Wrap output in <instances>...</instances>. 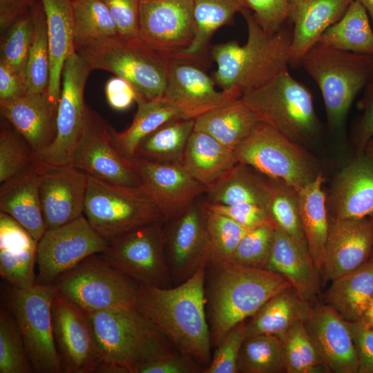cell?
I'll return each instance as SVG.
<instances>
[{
  "label": "cell",
  "mask_w": 373,
  "mask_h": 373,
  "mask_svg": "<svg viewBox=\"0 0 373 373\" xmlns=\"http://www.w3.org/2000/svg\"><path fill=\"white\" fill-rule=\"evenodd\" d=\"M324 180L321 172L298 191L300 215L308 251L319 271L324 262L330 223L327 198L322 189Z\"/></svg>",
  "instance_id": "obj_35"
},
{
  "label": "cell",
  "mask_w": 373,
  "mask_h": 373,
  "mask_svg": "<svg viewBox=\"0 0 373 373\" xmlns=\"http://www.w3.org/2000/svg\"><path fill=\"white\" fill-rule=\"evenodd\" d=\"M193 6L195 36L181 58L198 62L207 51L214 33L230 24L236 13L248 7L245 0H193Z\"/></svg>",
  "instance_id": "obj_38"
},
{
  "label": "cell",
  "mask_w": 373,
  "mask_h": 373,
  "mask_svg": "<svg viewBox=\"0 0 373 373\" xmlns=\"http://www.w3.org/2000/svg\"><path fill=\"white\" fill-rule=\"evenodd\" d=\"M262 122L240 97L195 119L194 131L204 132L234 151Z\"/></svg>",
  "instance_id": "obj_31"
},
{
  "label": "cell",
  "mask_w": 373,
  "mask_h": 373,
  "mask_svg": "<svg viewBox=\"0 0 373 373\" xmlns=\"http://www.w3.org/2000/svg\"><path fill=\"white\" fill-rule=\"evenodd\" d=\"M266 269L285 278L304 300L314 304L320 288V271L309 251L277 228Z\"/></svg>",
  "instance_id": "obj_29"
},
{
  "label": "cell",
  "mask_w": 373,
  "mask_h": 373,
  "mask_svg": "<svg viewBox=\"0 0 373 373\" xmlns=\"http://www.w3.org/2000/svg\"><path fill=\"white\" fill-rule=\"evenodd\" d=\"M37 244L19 222L0 212V275L9 285L26 289L37 283Z\"/></svg>",
  "instance_id": "obj_27"
},
{
  "label": "cell",
  "mask_w": 373,
  "mask_h": 373,
  "mask_svg": "<svg viewBox=\"0 0 373 373\" xmlns=\"http://www.w3.org/2000/svg\"><path fill=\"white\" fill-rule=\"evenodd\" d=\"M240 163L281 180L298 191L321 172L314 157L266 122H261L235 149Z\"/></svg>",
  "instance_id": "obj_8"
},
{
  "label": "cell",
  "mask_w": 373,
  "mask_h": 373,
  "mask_svg": "<svg viewBox=\"0 0 373 373\" xmlns=\"http://www.w3.org/2000/svg\"><path fill=\"white\" fill-rule=\"evenodd\" d=\"M268 179L266 210L276 228L284 231L308 251L300 215L298 191L281 180Z\"/></svg>",
  "instance_id": "obj_41"
},
{
  "label": "cell",
  "mask_w": 373,
  "mask_h": 373,
  "mask_svg": "<svg viewBox=\"0 0 373 373\" xmlns=\"http://www.w3.org/2000/svg\"><path fill=\"white\" fill-rule=\"evenodd\" d=\"M313 305L289 287L274 296L246 321V336L268 334L282 340L296 323L307 318Z\"/></svg>",
  "instance_id": "obj_32"
},
{
  "label": "cell",
  "mask_w": 373,
  "mask_h": 373,
  "mask_svg": "<svg viewBox=\"0 0 373 373\" xmlns=\"http://www.w3.org/2000/svg\"><path fill=\"white\" fill-rule=\"evenodd\" d=\"M23 78L0 61V102H10L26 95Z\"/></svg>",
  "instance_id": "obj_59"
},
{
  "label": "cell",
  "mask_w": 373,
  "mask_h": 373,
  "mask_svg": "<svg viewBox=\"0 0 373 373\" xmlns=\"http://www.w3.org/2000/svg\"><path fill=\"white\" fill-rule=\"evenodd\" d=\"M35 22L24 84L27 94L46 93L50 79V57L46 15L40 0L31 7Z\"/></svg>",
  "instance_id": "obj_42"
},
{
  "label": "cell",
  "mask_w": 373,
  "mask_h": 373,
  "mask_svg": "<svg viewBox=\"0 0 373 373\" xmlns=\"http://www.w3.org/2000/svg\"><path fill=\"white\" fill-rule=\"evenodd\" d=\"M51 285L56 294L85 313L135 307L138 287L99 254L88 256Z\"/></svg>",
  "instance_id": "obj_9"
},
{
  "label": "cell",
  "mask_w": 373,
  "mask_h": 373,
  "mask_svg": "<svg viewBox=\"0 0 373 373\" xmlns=\"http://www.w3.org/2000/svg\"><path fill=\"white\" fill-rule=\"evenodd\" d=\"M367 10L373 23V0H357Z\"/></svg>",
  "instance_id": "obj_62"
},
{
  "label": "cell",
  "mask_w": 373,
  "mask_h": 373,
  "mask_svg": "<svg viewBox=\"0 0 373 373\" xmlns=\"http://www.w3.org/2000/svg\"><path fill=\"white\" fill-rule=\"evenodd\" d=\"M37 0H0L1 35Z\"/></svg>",
  "instance_id": "obj_60"
},
{
  "label": "cell",
  "mask_w": 373,
  "mask_h": 373,
  "mask_svg": "<svg viewBox=\"0 0 373 373\" xmlns=\"http://www.w3.org/2000/svg\"><path fill=\"white\" fill-rule=\"evenodd\" d=\"M373 251V227L369 218H332L321 269L333 280L366 262Z\"/></svg>",
  "instance_id": "obj_23"
},
{
  "label": "cell",
  "mask_w": 373,
  "mask_h": 373,
  "mask_svg": "<svg viewBox=\"0 0 373 373\" xmlns=\"http://www.w3.org/2000/svg\"><path fill=\"white\" fill-rule=\"evenodd\" d=\"M84 216L108 240L136 227L163 219L141 186H126L88 175Z\"/></svg>",
  "instance_id": "obj_11"
},
{
  "label": "cell",
  "mask_w": 373,
  "mask_h": 373,
  "mask_svg": "<svg viewBox=\"0 0 373 373\" xmlns=\"http://www.w3.org/2000/svg\"><path fill=\"white\" fill-rule=\"evenodd\" d=\"M327 203L332 218L358 219L373 213V155L356 156L337 173Z\"/></svg>",
  "instance_id": "obj_24"
},
{
  "label": "cell",
  "mask_w": 373,
  "mask_h": 373,
  "mask_svg": "<svg viewBox=\"0 0 373 373\" xmlns=\"http://www.w3.org/2000/svg\"><path fill=\"white\" fill-rule=\"evenodd\" d=\"M102 1L109 10L120 37H140V0Z\"/></svg>",
  "instance_id": "obj_55"
},
{
  "label": "cell",
  "mask_w": 373,
  "mask_h": 373,
  "mask_svg": "<svg viewBox=\"0 0 373 373\" xmlns=\"http://www.w3.org/2000/svg\"><path fill=\"white\" fill-rule=\"evenodd\" d=\"M358 361V373H373V329L360 321L349 322Z\"/></svg>",
  "instance_id": "obj_57"
},
{
  "label": "cell",
  "mask_w": 373,
  "mask_h": 373,
  "mask_svg": "<svg viewBox=\"0 0 373 373\" xmlns=\"http://www.w3.org/2000/svg\"><path fill=\"white\" fill-rule=\"evenodd\" d=\"M128 160L164 221L178 215L208 190L182 164L157 163L136 156Z\"/></svg>",
  "instance_id": "obj_20"
},
{
  "label": "cell",
  "mask_w": 373,
  "mask_h": 373,
  "mask_svg": "<svg viewBox=\"0 0 373 373\" xmlns=\"http://www.w3.org/2000/svg\"><path fill=\"white\" fill-rule=\"evenodd\" d=\"M163 224L160 219L116 236L99 255L137 285L173 287L165 256Z\"/></svg>",
  "instance_id": "obj_12"
},
{
  "label": "cell",
  "mask_w": 373,
  "mask_h": 373,
  "mask_svg": "<svg viewBox=\"0 0 373 373\" xmlns=\"http://www.w3.org/2000/svg\"><path fill=\"white\" fill-rule=\"evenodd\" d=\"M52 285L36 283L22 289L10 285L4 291L6 307L21 334L29 361L37 373H61L52 327Z\"/></svg>",
  "instance_id": "obj_10"
},
{
  "label": "cell",
  "mask_w": 373,
  "mask_h": 373,
  "mask_svg": "<svg viewBox=\"0 0 373 373\" xmlns=\"http://www.w3.org/2000/svg\"><path fill=\"white\" fill-rule=\"evenodd\" d=\"M40 171L32 164L1 183L0 212L15 220L38 242L46 230L40 201Z\"/></svg>",
  "instance_id": "obj_28"
},
{
  "label": "cell",
  "mask_w": 373,
  "mask_h": 373,
  "mask_svg": "<svg viewBox=\"0 0 373 373\" xmlns=\"http://www.w3.org/2000/svg\"><path fill=\"white\" fill-rule=\"evenodd\" d=\"M34 31L35 22L30 8L1 35L0 61L19 75L23 81Z\"/></svg>",
  "instance_id": "obj_46"
},
{
  "label": "cell",
  "mask_w": 373,
  "mask_h": 373,
  "mask_svg": "<svg viewBox=\"0 0 373 373\" xmlns=\"http://www.w3.org/2000/svg\"><path fill=\"white\" fill-rule=\"evenodd\" d=\"M108 243L84 215L61 226L47 229L37 244V283L51 285L88 256L103 253Z\"/></svg>",
  "instance_id": "obj_14"
},
{
  "label": "cell",
  "mask_w": 373,
  "mask_h": 373,
  "mask_svg": "<svg viewBox=\"0 0 373 373\" xmlns=\"http://www.w3.org/2000/svg\"><path fill=\"white\" fill-rule=\"evenodd\" d=\"M287 373H328L303 321L296 323L281 340Z\"/></svg>",
  "instance_id": "obj_45"
},
{
  "label": "cell",
  "mask_w": 373,
  "mask_h": 373,
  "mask_svg": "<svg viewBox=\"0 0 373 373\" xmlns=\"http://www.w3.org/2000/svg\"><path fill=\"white\" fill-rule=\"evenodd\" d=\"M364 325L373 329V298L361 321Z\"/></svg>",
  "instance_id": "obj_61"
},
{
  "label": "cell",
  "mask_w": 373,
  "mask_h": 373,
  "mask_svg": "<svg viewBox=\"0 0 373 373\" xmlns=\"http://www.w3.org/2000/svg\"><path fill=\"white\" fill-rule=\"evenodd\" d=\"M300 66L321 90L329 128L341 130L354 100L373 79V55L316 43L305 55Z\"/></svg>",
  "instance_id": "obj_6"
},
{
  "label": "cell",
  "mask_w": 373,
  "mask_h": 373,
  "mask_svg": "<svg viewBox=\"0 0 373 373\" xmlns=\"http://www.w3.org/2000/svg\"><path fill=\"white\" fill-rule=\"evenodd\" d=\"M354 0H288L292 24L289 65L298 67L307 52L336 22Z\"/></svg>",
  "instance_id": "obj_25"
},
{
  "label": "cell",
  "mask_w": 373,
  "mask_h": 373,
  "mask_svg": "<svg viewBox=\"0 0 373 373\" xmlns=\"http://www.w3.org/2000/svg\"><path fill=\"white\" fill-rule=\"evenodd\" d=\"M102 373H138L169 341L135 307L86 313Z\"/></svg>",
  "instance_id": "obj_4"
},
{
  "label": "cell",
  "mask_w": 373,
  "mask_h": 373,
  "mask_svg": "<svg viewBox=\"0 0 373 373\" xmlns=\"http://www.w3.org/2000/svg\"><path fill=\"white\" fill-rule=\"evenodd\" d=\"M359 108L363 113L354 128L352 137L356 154L363 153L367 142L373 137V79L364 88Z\"/></svg>",
  "instance_id": "obj_56"
},
{
  "label": "cell",
  "mask_w": 373,
  "mask_h": 373,
  "mask_svg": "<svg viewBox=\"0 0 373 373\" xmlns=\"http://www.w3.org/2000/svg\"><path fill=\"white\" fill-rule=\"evenodd\" d=\"M207 223L210 246L209 263L231 262L239 242L250 229L207 209Z\"/></svg>",
  "instance_id": "obj_48"
},
{
  "label": "cell",
  "mask_w": 373,
  "mask_h": 373,
  "mask_svg": "<svg viewBox=\"0 0 373 373\" xmlns=\"http://www.w3.org/2000/svg\"><path fill=\"white\" fill-rule=\"evenodd\" d=\"M317 43L340 50L373 55V30L365 8L357 0L352 1Z\"/></svg>",
  "instance_id": "obj_39"
},
{
  "label": "cell",
  "mask_w": 373,
  "mask_h": 373,
  "mask_svg": "<svg viewBox=\"0 0 373 373\" xmlns=\"http://www.w3.org/2000/svg\"><path fill=\"white\" fill-rule=\"evenodd\" d=\"M237 368L238 373H287L281 340L268 334L246 336Z\"/></svg>",
  "instance_id": "obj_43"
},
{
  "label": "cell",
  "mask_w": 373,
  "mask_h": 373,
  "mask_svg": "<svg viewBox=\"0 0 373 373\" xmlns=\"http://www.w3.org/2000/svg\"><path fill=\"white\" fill-rule=\"evenodd\" d=\"M90 72L76 51L67 57L61 74L56 137L48 147L34 155L33 164L38 169L71 166L72 156L86 119L88 106L84 95Z\"/></svg>",
  "instance_id": "obj_13"
},
{
  "label": "cell",
  "mask_w": 373,
  "mask_h": 373,
  "mask_svg": "<svg viewBox=\"0 0 373 373\" xmlns=\"http://www.w3.org/2000/svg\"><path fill=\"white\" fill-rule=\"evenodd\" d=\"M373 298V258L332 280L325 304L347 322L361 321Z\"/></svg>",
  "instance_id": "obj_34"
},
{
  "label": "cell",
  "mask_w": 373,
  "mask_h": 373,
  "mask_svg": "<svg viewBox=\"0 0 373 373\" xmlns=\"http://www.w3.org/2000/svg\"><path fill=\"white\" fill-rule=\"evenodd\" d=\"M18 325L6 307L0 311V373H32Z\"/></svg>",
  "instance_id": "obj_47"
},
{
  "label": "cell",
  "mask_w": 373,
  "mask_h": 373,
  "mask_svg": "<svg viewBox=\"0 0 373 373\" xmlns=\"http://www.w3.org/2000/svg\"><path fill=\"white\" fill-rule=\"evenodd\" d=\"M241 99L264 122L300 145L319 132L312 93L288 68L262 86L245 93Z\"/></svg>",
  "instance_id": "obj_7"
},
{
  "label": "cell",
  "mask_w": 373,
  "mask_h": 373,
  "mask_svg": "<svg viewBox=\"0 0 373 373\" xmlns=\"http://www.w3.org/2000/svg\"><path fill=\"white\" fill-rule=\"evenodd\" d=\"M34 153L26 140L3 117L0 129V182L33 164Z\"/></svg>",
  "instance_id": "obj_49"
},
{
  "label": "cell",
  "mask_w": 373,
  "mask_h": 373,
  "mask_svg": "<svg viewBox=\"0 0 373 373\" xmlns=\"http://www.w3.org/2000/svg\"><path fill=\"white\" fill-rule=\"evenodd\" d=\"M364 152L373 155V137L367 142L365 146Z\"/></svg>",
  "instance_id": "obj_63"
},
{
  "label": "cell",
  "mask_w": 373,
  "mask_h": 373,
  "mask_svg": "<svg viewBox=\"0 0 373 373\" xmlns=\"http://www.w3.org/2000/svg\"><path fill=\"white\" fill-rule=\"evenodd\" d=\"M204 370L168 341L143 364L138 373H204Z\"/></svg>",
  "instance_id": "obj_51"
},
{
  "label": "cell",
  "mask_w": 373,
  "mask_h": 373,
  "mask_svg": "<svg viewBox=\"0 0 373 373\" xmlns=\"http://www.w3.org/2000/svg\"><path fill=\"white\" fill-rule=\"evenodd\" d=\"M195 119L181 118L169 122L144 139L135 155L162 164H182Z\"/></svg>",
  "instance_id": "obj_40"
},
{
  "label": "cell",
  "mask_w": 373,
  "mask_h": 373,
  "mask_svg": "<svg viewBox=\"0 0 373 373\" xmlns=\"http://www.w3.org/2000/svg\"><path fill=\"white\" fill-rule=\"evenodd\" d=\"M39 191L46 229L84 215L88 175L72 166L39 169Z\"/></svg>",
  "instance_id": "obj_22"
},
{
  "label": "cell",
  "mask_w": 373,
  "mask_h": 373,
  "mask_svg": "<svg viewBox=\"0 0 373 373\" xmlns=\"http://www.w3.org/2000/svg\"><path fill=\"white\" fill-rule=\"evenodd\" d=\"M368 218H369V219H370V222H371V223L372 224V227H373V213L371 216H370ZM370 258H373V251H372V255H371Z\"/></svg>",
  "instance_id": "obj_64"
},
{
  "label": "cell",
  "mask_w": 373,
  "mask_h": 373,
  "mask_svg": "<svg viewBox=\"0 0 373 373\" xmlns=\"http://www.w3.org/2000/svg\"><path fill=\"white\" fill-rule=\"evenodd\" d=\"M136 103L137 112L126 130L118 133L111 127L113 147L128 160L135 157L141 142L160 126L174 119L186 118L177 107L163 97L153 100L139 98Z\"/></svg>",
  "instance_id": "obj_36"
},
{
  "label": "cell",
  "mask_w": 373,
  "mask_h": 373,
  "mask_svg": "<svg viewBox=\"0 0 373 373\" xmlns=\"http://www.w3.org/2000/svg\"><path fill=\"white\" fill-rule=\"evenodd\" d=\"M206 266L171 287L138 285L135 302V309L163 336L204 369L213 347L206 310Z\"/></svg>",
  "instance_id": "obj_1"
},
{
  "label": "cell",
  "mask_w": 373,
  "mask_h": 373,
  "mask_svg": "<svg viewBox=\"0 0 373 373\" xmlns=\"http://www.w3.org/2000/svg\"><path fill=\"white\" fill-rule=\"evenodd\" d=\"M241 14L247 27L243 45L229 41L212 47L216 63L213 79L221 90L238 88L242 94L262 86L289 65L292 26L276 32L265 30L249 8Z\"/></svg>",
  "instance_id": "obj_3"
},
{
  "label": "cell",
  "mask_w": 373,
  "mask_h": 373,
  "mask_svg": "<svg viewBox=\"0 0 373 373\" xmlns=\"http://www.w3.org/2000/svg\"><path fill=\"white\" fill-rule=\"evenodd\" d=\"M75 51L91 70H106L131 83L138 93L137 99L163 97L171 59L140 37H105L84 44Z\"/></svg>",
  "instance_id": "obj_5"
},
{
  "label": "cell",
  "mask_w": 373,
  "mask_h": 373,
  "mask_svg": "<svg viewBox=\"0 0 373 373\" xmlns=\"http://www.w3.org/2000/svg\"><path fill=\"white\" fill-rule=\"evenodd\" d=\"M47 24L50 79L47 94L58 106L61 74L68 56L75 52V17L72 0H40Z\"/></svg>",
  "instance_id": "obj_30"
},
{
  "label": "cell",
  "mask_w": 373,
  "mask_h": 373,
  "mask_svg": "<svg viewBox=\"0 0 373 373\" xmlns=\"http://www.w3.org/2000/svg\"><path fill=\"white\" fill-rule=\"evenodd\" d=\"M0 113L26 140L34 155L48 147L56 137L57 106L47 92L0 102Z\"/></svg>",
  "instance_id": "obj_26"
},
{
  "label": "cell",
  "mask_w": 373,
  "mask_h": 373,
  "mask_svg": "<svg viewBox=\"0 0 373 373\" xmlns=\"http://www.w3.org/2000/svg\"><path fill=\"white\" fill-rule=\"evenodd\" d=\"M275 229L272 225L264 224L249 230L239 242L231 262L247 267L266 269Z\"/></svg>",
  "instance_id": "obj_50"
},
{
  "label": "cell",
  "mask_w": 373,
  "mask_h": 373,
  "mask_svg": "<svg viewBox=\"0 0 373 373\" xmlns=\"http://www.w3.org/2000/svg\"><path fill=\"white\" fill-rule=\"evenodd\" d=\"M291 287L283 276L233 262L206 266V310L212 346L238 323L254 316L274 296Z\"/></svg>",
  "instance_id": "obj_2"
},
{
  "label": "cell",
  "mask_w": 373,
  "mask_h": 373,
  "mask_svg": "<svg viewBox=\"0 0 373 373\" xmlns=\"http://www.w3.org/2000/svg\"><path fill=\"white\" fill-rule=\"evenodd\" d=\"M75 48L94 40L118 36L115 23L102 0H72Z\"/></svg>",
  "instance_id": "obj_44"
},
{
  "label": "cell",
  "mask_w": 373,
  "mask_h": 373,
  "mask_svg": "<svg viewBox=\"0 0 373 373\" xmlns=\"http://www.w3.org/2000/svg\"><path fill=\"white\" fill-rule=\"evenodd\" d=\"M195 31L193 0H140V37L170 59L181 58Z\"/></svg>",
  "instance_id": "obj_17"
},
{
  "label": "cell",
  "mask_w": 373,
  "mask_h": 373,
  "mask_svg": "<svg viewBox=\"0 0 373 373\" xmlns=\"http://www.w3.org/2000/svg\"><path fill=\"white\" fill-rule=\"evenodd\" d=\"M237 163L233 150L210 135L193 130L188 140L182 164L196 180L209 187Z\"/></svg>",
  "instance_id": "obj_33"
},
{
  "label": "cell",
  "mask_w": 373,
  "mask_h": 373,
  "mask_svg": "<svg viewBox=\"0 0 373 373\" xmlns=\"http://www.w3.org/2000/svg\"><path fill=\"white\" fill-rule=\"evenodd\" d=\"M163 231L166 259L175 286L210 260L204 201L198 199L178 215L164 220Z\"/></svg>",
  "instance_id": "obj_15"
},
{
  "label": "cell",
  "mask_w": 373,
  "mask_h": 373,
  "mask_svg": "<svg viewBox=\"0 0 373 373\" xmlns=\"http://www.w3.org/2000/svg\"><path fill=\"white\" fill-rule=\"evenodd\" d=\"M260 26L276 32L288 21V0H245Z\"/></svg>",
  "instance_id": "obj_54"
},
{
  "label": "cell",
  "mask_w": 373,
  "mask_h": 373,
  "mask_svg": "<svg viewBox=\"0 0 373 373\" xmlns=\"http://www.w3.org/2000/svg\"><path fill=\"white\" fill-rule=\"evenodd\" d=\"M52 316L62 372H100L102 361L86 313L55 294Z\"/></svg>",
  "instance_id": "obj_18"
},
{
  "label": "cell",
  "mask_w": 373,
  "mask_h": 373,
  "mask_svg": "<svg viewBox=\"0 0 373 373\" xmlns=\"http://www.w3.org/2000/svg\"><path fill=\"white\" fill-rule=\"evenodd\" d=\"M111 127L99 113L88 107L85 126L70 165L104 182L139 186L140 180L129 160L113 146Z\"/></svg>",
  "instance_id": "obj_16"
},
{
  "label": "cell",
  "mask_w": 373,
  "mask_h": 373,
  "mask_svg": "<svg viewBox=\"0 0 373 373\" xmlns=\"http://www.w3.org/2000/svg\"><path fill=\"white\" fill-rule=\"evenodd\" d=\"M268 180L253 167L238 162L208 187L205 201L221 204L253 203L266 209Z\"/></svg>",
  "instance_id": "obj_37"
},
{
  "label": "cell",
  "mask_w": 373,
  "mask_h": 373,
  "mask_svg": "<svg viewBox=\"0 0 373 373\" xmlns=\"http://www.w3.org/2000/svg\"><path fill=\"white\" fill-rule=\"evenodd\" d=\"M245 324L246 321L238 323L224 336L204 373H238V358L247 336Z\"/></svg>",
  "instance_id": "obj_52"
},
{
  "label": "cell",
  "mask_w": 373,
  "mask_h": 373,
  "mask_svg": "<svg viewBox=\"0 0 373 373\" xmlns=\"http://www.w3.org/2000/svg\"><path fill=\"white\" fill-rule=\"evenodd\" d=\"M321 360L334 373H358V361L349 322L327 304L313 305L303 321Z\"/></svg>",
  "instance_id": "obj_21"
},
{
  "label": "cell",
  "mask_w": 373,
  "mask_h": 373,
  "mask_svg": "<svg viewBox=\"0 0 373 373\" xmlns=\"http://www.w3.org/2000/svg\"><path fill=\"white\" fill-rule=\"evenodd\" d=\"M213 78L197 62L188 59H171L163 98L177 107L188 119H196L231 101L242 93L238 88L218 90Z\"/></svg>",
  "instance_id": "obj_19"
},
{
  "label": "cell",
  "mask_w": 373,
  "mask_h": 373,
  "mask_svg": "<svg viewBox=\"0 0 373 373\" xmlns=\"http://www.w3.org/2000/svg\"><path fill=\"white\" fill-rule=\"evenodd\" d=\"M204 204L208 210L223 215L247 229L264 224H270L276 228L267 211L260 205L253 203L221 204L205 200Z\"/></svg>",
  "instance_id": "obj_53"
},
{
  "label": "cell",
  "mask_w": 373,
  "mask_h": 373,
  "mask_svg": "<svg viewBox=\"0 0 373 373\" xmlns=\"http://www.w3.org/2000/svg\"><path fill=\"white\" fill-rule=\"evenodd\" d=\"M105 94L108 104L117 111L128 108L139 97L132 84L117 76L107 81L105 85Z\"/></svg>",
  "instance_id": "obj_58"
}]
</instances>
